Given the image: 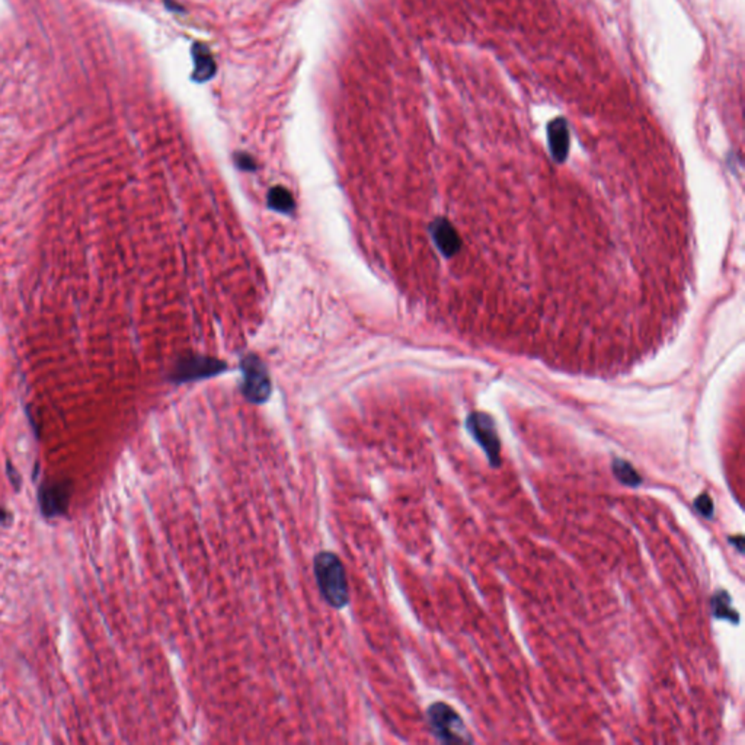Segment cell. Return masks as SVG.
<instances>
[{
  "label": "cell",
  "instance_id": "6da1fadb",
  "mask_svg": "<svg viewBox=\"0 0 745 745\" xmlns=\"http://www.w3.org/2000/svg\"><path fill=\"white\" fill-rule=\"evenodd\" d=\"M313 569L323 600L333 609H344L350 602V592L341 559L332 552H320L315 556Z\"/></svg>",
  "mask_w": 745,
  "mask_h": 745
},
{
  "label": "cell",
  "instance_id": "7a4b0ae2",
  "mask_svg": "<svg viewBox=\"0 0 745 745\" xmlns=\"http://www.w3.org/2000/svg\"><path fill=\"white\" fill-rule=\"evenodd\" d=\"M428 724L435 738L445 744L473 742L463 719L459 714L442 701H437L428 707Z\"/></svg>",
  "mask_w": 745,
  "mask_h": 745
},
{
  "label": "cell",
  "instance_id": "3957f363",
  "mask_svg": "<svg viewBox=\"0 0 745 745\" xmlns=\"http://www.w3.org/2000/svg\"><path fill=\"white\" fill-rule=\"evenodd\" d=\"M242 393L252 403H264L271 395L270 375L256 355L249 354L242 360Z\"/></svg>",
  "mask_w": 745,
  "mask_h": 745
},
{
  "label": "cell",
  "instance_id": "277c9868",
  "mask_svg": "<svg viewBox=\"0 0 745 745\" xmlns=\"http://www.w3.org/2000/svg\"><path fill=\"white\" fill-rule=\"evenodd\" d=\"M226 370V364L210 357L188 355L181 358L172 372V380L176 383H185L191 380H200L220 375Z\"/></svg>",
  "mask_w": 745,
  "mask_h": 745
},
{
  "label": "cell",
  "instance_id": "5b68a950",
  "mask_svg": "<svg viewBox=\"0 0 745 745\" xmlns=\"http://www.w3.org/2000/svg\"><path fill=\"white\" fill-rule=\"evenodd\" d=\"M467 430L476 442L482 447V450L485 452L490 463L494 467H498L501 463V444L494 421L488 415L475 414L467 420Z\"/></svg>",
  "mask_w": 745,
  "mask_h": 745
},
{
  "label": "cell",
  "instance_id": "8992f818",
  "mask_svg": "<svg viewBox=\"0 0 745 745\" xmlns=\"http://www.w3.org/2000/svg\"><path fill=\"white\" fill-rule=\"evenodd\" d=\"M70 487L71 485L69 480L46 483V485L41 487L39 492V501L46 517L53 518L67 512L71 492Z\"/></svg>",
  "mask_w": 745,
  "mask_h": 745
},
{
  "label": "cell",
  "instance_id": "52a82bcc",
  "mask_svg": "<svg viewBox=\"0 0 745 745\" xmlns=\"http://www.w3.org/2000/svg\"><path fill=\"white\" fill-rule=\"evenodd\" d=\"M549 148L553 159L559 163L567 161L569 153V127L568 121L562 117L554 118L547 124Z\"/></svg>",
  "mask_w": 745,
  "mask_h": 745
},
{
  "label": "cell",
  "instance_id": "ba28073f",
  "mask_svg": "<svg viewBox=\"0 0 745 745\" xmlns=\"http://www.w3.org/2000/svg\"><path fill=\"white\" fill-rule=\"evenodd\" d=\"M193 60H194V71L193 81L197 83H204L211 81L217 73V64L208 47L203 43H196L191 49Z\"/></svg>",
  "mask_w": 745,
  "mask_h": 745
},
{
  "label": "cell",
  "instance_id": "9c48e42d",
  "mask_svg": "<svg viewBox=\"0 0 745 745\" xmlns=\"http://www.w3.org/2000/svg\"><path fill=\"white\" fill-rule=\"evenodd\" d=\"M711 606H712V614L715 619L728 620L735 624L739 622V613L735 609H732V600L725 589L716 591L714 594V597L711 600Z\"/></svg>",
  "mask_w": 745,
  "mask_h": 745
},
{
  "label": "cell",
  "instance_id": "30bf717a",
  "mask_svg": "<svg viewBox=\"0 0 745 745\" xmlns=\"http://www.w3.org/2000/svg\"><path fill=\"white\" fill-rule=\"evenodd\" d=\"M612 469H613L616 479L622 483V485H626L630 488H637L641 485V482H642L641 475L629 462L616 457V459H613Z\"/></svg>",
  "mask_w": 745,
  "mask_h": 745
},
{
  "label": "cell",
  "instance_id": "8fae6325",
  "mask_svg": "<svg viewBox=\"0 0 745 745\" xmlns=\"http://www.w3.org/2000/svg\"><path fill=\"white\" fill-rule=\"evenodd\" d=\"M268 206L273 210H275L278 213H283V214H290L295 208L293 196L290 194L288 190L284 188V186H275V188H273L270 191V194H268Z\"/></svg>",
  "mask_w": 745,
  "mask_h": 745
},
{
  "label": "cell",
  "instance_id": "7c38bea8",
  "mask_svg": "<svg viewBox=\"0 0 745 745\" xmlns=\"http://www.w3.org/2000/svg\"><path fill=\"white\" fill-rule=\"evenodd\" d=\"M694 508L700 512V515H703L704 518H712L714 517V501L712 498L707 495L706 492L699 495L696 500H694Z\"/></svg>",
  "mask_w": 745,
  "mask_h": 745
},
{
  "label": "cell",
  "instance_id": "4fadbf2b",
  "mask_svg": "<svg viewBox=\"0 0 745 745\" xmlns=\"http://www.w3.org/2000/svg\"><path fill=\"white\" fill-rule=\"evenodd\" d=\"M235 163L242 171H255L256 169V162L248 153H242V152L236 153L235 155Z\"/></svg>",
  "mask_w": 745,
  "mask_h": 745
},
{
  "label": "cell",
  "instance_id": "5bb4252c",
  "mask_svg": "<svg viewBox=\"0 0 745 745\" xmlns=\"http://www.w3.org/2000/svg\"><path fill=\"white\" fill-rule=\"evenodd\" d=\"M8 473H9V477H11V482L14 483V487L16 488V491L19 490V485H21V479H19V475L15 472V469L8 465Z\"/></svg>",
  "mask_w": 745,
  "mask_h": 745
},
{
  "label": "cell",
  "instance_id": "9a60e30c",
  "mask_svg": "<svg viewBox=\"0 0 745 745\" xmlns=\"http://www.w3.org/2000/svg\"><path fill=\"white\" fill-rule=\"evenodd\" d=\"M729 543H732V544H734V547H735V549H736V550H738L739 553H742V552H744V537H742V536H738V537H731V539H729Z\"/></svg>",
  "mask_w": 745,
  "mask_h": 745
},
{
  "label": "cell",
  "instance_id": "2e32d148",
  "mask_svg": "<svg viewBox=\"0 0 745 745\" xmlns=\"http://www.w3.org/2000/svg\"><path fill=\"white\" fill-rule=\"evenodd\" d=\"M165 5H166V8L171 9V11H178V12L182 11V8H181L179 5H176V4L173 2V0H165Z\"/></svg>",
  "mask_w": 745,
  "mask_h": 745
},
{
  "label": "cell",
  "instance_id": "e0dca14e",
  "mask_svg": "<svg viewBox=\"0 0 745 745\" xmlns=\"http://www.w3.org/2000/svg\"><path fill=\"white\" fill-rule=\"evenodd\" d=\"M6 521H9V514L4 510H0V523H6Z\"/></svg>",
  "mask_w": 745,
  "mask_h": 745
}]
</instances>
